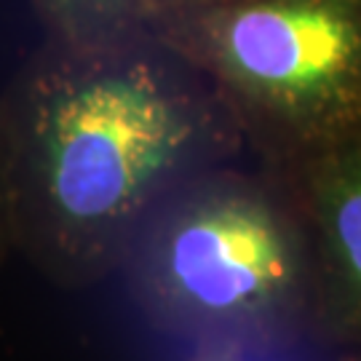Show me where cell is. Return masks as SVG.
Masks as SVG:
<instances>
[{"instance_id":"1","label":"cell","mask_w":361,"mask_h":361,"mask_svg":"<svg viewBox=\"0 0 361 361\" xmlns=\"http://www.w3.org/2000/svg\"><path fill=\"white\" fill-rule=\"evenodd\" d=\"M0 99L13 249L67 289L116 276L171 190L246 150L214 86L153 30L94 49L49 40Z\"/></svg>"},{"instance_id":"2","label":"cell","mask_w":361,"mask_h":361,"mask_svg":"<svg viewBox=\"0 0 361 361\" xmlns=\"http://www.w3.org/2000/svg\"><path fill=\"white\" fill-rule=\"evenodd\" d=\"M121 276L161 332L259 353L316 329V259L289 182L235 164L182 182L131 238Z\"/></svg>"},{"instance_id":"3","label":"cell","mask_w":361,"mask_h":361,"mask_svg":"<svg viewBox=\"0 0 361 361\" xmlns=\"http://www.w3.org/2000/svg\"><path fill=\"white\" fill-rule=\"evenodd\" d=\"M150 30L214 86L273 174L361 137V0H217Z\"/></svg>"},{"instance_id":"4","label":"cell","mask_w":361,"mask_h":361,"mask_svg":"<svg viewBox=\"0 0 361 361\" xmlns=\"http://www.w3.org/2000/svg\"><path fill=\"white\" fill-rule=\"evenodd\" d=\"M284 180L313 244V337L343 350H361V137Z\"/></svg>"},{"instance_id":"5","label":"cell","mask_w":361,"mask_h":361,"mask_svg":"<svg viewBox=\"0 0 361 361\" xmlns=\"http://www.w3.org/2000/svg\"><path fill=\"white\" fill-rule=\"evenodd\" d=\"M49 40L75 49L113 46L150 30L155 0H32Z\"/></svg>"},{"instance_id":"6","label":"cell","mask_w":361,"mask_h":361,"mask_svg":"<svg viewBox=\"0 0 361 361\" xmlns=\"http://www.w3.org/2000/svg\"><path fill=\"white\" fill-rule=\"evenodd\" d=\"M16 255L13 249V222H11V177H8V137H6V116L0 99V268L6 259Z\"/></svg>"},{"instance_id":"7","label":"cell","mask_w":361,"mask_h":361,"mask_svg":"<svg viewBox=\"0 0 361 361\" xmlns=\"http://www.w3.org/2000/svg\"><path fill=\"white\" fill-rule=\"evenodd\" d=\"M207 3H217V0H155V16L174 8H190V6H207ZM153 25V22H150Z\"/></svg>"},{"instance_id":"8","label":"cell","mask_w":361,"mask_h":361,"mask_svg":"<svg viewBox=\"0 0 361 361\" xmlns=\"http://www.w3.org/2000/svg\"><path fill=\"white\" fill-rule=\"evenodd\" d=\"M193 361H246V353H233V350H198Z\"/></svg>"},{"instance_id":"9","label":"cell","mask_w":361,"mask_h":361,"mask_svg":"<svg viewBox=\"0 0 361 361\" xmlns=\"http://www.w3.org/2000/svg\"><path fill=\"white\" fill-rule=\"evenodd\" d=\"M340 361H361V350H345V356Z\"/></svg>"}]
</instances>
